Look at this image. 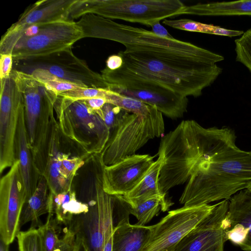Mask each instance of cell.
<instances>
[{
  "mask_svg": "<svg viewBox=\"0 0 251 251\" xmlns=\"http://www.w3.org/2000/svg\"><path fill=\"white\" fill-rule=\"evenodd\" d=\"M83 38V33L76 23L61 20L34 25L28 35L20 39L11 54L14 61L48 55L70 48Z\"/></svg>",
  "mask_w": 251,
  "mask_h": 251,
  "instance_id": "9c48e42d",
  "label": "cell"
},
{
  "mask_svg": "<svg viewBox=\"0 0 251 251\" xmlns=\"http://www.w3.org/2000/svg\"><path fill=\"white\" fill-rule=\"evenodd\" d=\"M122 57L117 54L109 56L106 61V67L110 70H115L120 68L123 64Z\"/></svg>",
  "mask_w": 251,
  "mask_h": 251,
  "instance_id": "d590c367",
  "label": "cell"
},
{
  "mask_svg": "<svg viewBox=\"0 0 251 251\" xmlns=\"http://www.w3.org/2000/svg\"><path fill=\"white\" fill-rule=\"evenodd\" d=\"M184 14L207 16H251V0L213 2L185 5L179 16Z\"/></svg>",
  "mask_w": 251,
  "mask_h": 251,
  "instance_id": "603a6c76",
  "label": "cell"
},
{
  "mask_svg": "<svg viewBox=\"0 0 251 251\" xmlns=\"http://www.w3.org/2000/svg\"><path fill=\"white\" fill-rule=\"evenodd\" d=\"M119 213L121 218L114 228L112 251H143L151 236L150 226L130 224L128 209Z\"/></svg>",
  "mask_w": 251,
  "mask_h": 251,
  "instance_id": "7402d4cb",
  "label": "cell"
},
{
  "mask_svg": "<svg viewBox=\"0 0 251 251\" xmlns=\"http://www.w3.org/2000/svg\"><path fill=\"white\" fill-rule=\"evenodd\" d=\"M164 131L162 114L155 106L146 115L128 113L111 132L99 158L104 166L117 163L135 154L149 140L159 137Z\"/></svg>",
  "mask_w": 251,
  "mask_h": 251,
  "instance_id": "ba28073f",
  "label": "cell"
},
{
  "mask_svg": "<svg viewBox=\"0 0 251 251\" xmlns=\"http://www.w3.org/2000/svg\"><path fill=\"white\" fill-rule=\"evenodd\" d=\"M118 54L123 59L122 66L115 70L105 67L101 71L108 86L148 83L184 97H197L214 82L223 70L216 64H205L186 58L155 57L124 51Z\"/></svg>",
  "mask_w": 251,
  "mask_h": 251,
  "instance_id": "7a4b0ae2",
  "label": "cell"
},
{
  "mask_svg": "<svg viewBox=\"0 0 251 251\" xmlns=\"http://www.w3.org/2000/svg\"><path fill=\"white\" fill-rule=\"evenodd\" d=\"M102 117L111 132L128 113L124 109L110 103H106L101 108Z\"/></svg>",
  "mask_w": 251,
  "mask_h": 251,
  "instance_id": "836d02e7",
  "label": "cell"
},
{
  "mask_svg": "<svg viewBox=\"0 0 251 251\" xmlns=\"http://www.w3.org/2000/svg\"><path fill=\"white\" fill-rule=\"evenodd\" d=\"M61 133L56 119L53 121L50 137L48 155L43 176L47 180L49 192L53 194L72 189L77 171L84 163L87 155L70 156L61 151Z\"/></svg>",
  "mask_w": 251,
  "mask_h": 251,
  "instance_id": "2e32d148",
  "label": "cell"
},
{
  "mask_svg": "<svg viewBox=\"0 0 251 251\" xmlns=\"http://www.w3.org/2000/svg\"><path fill=\"white\" fill-rule=\"evenodd\" d=\"M25 116L28 145L35 168L43 176L47 164L54 106L58 95L35 79L24 82Z\"/></svg>",
  "mask_w": 251,
  "mask_h": 251,
  "instance_id": "8992f818",
  "label": "cell"
},
{
  "mask_svg": "<svg viewBox=\"0 0 251 251\" xmlns=\"http://www.w3.org/2000/svg\"><path fill=\"white\" fill-rule=\"evenodd\" d=\"M234 131L216 127L209 149L199 160L179 199L184 206L229 200L251 183V152L236 144Z\"/></svg>",
  "mask_w": 251,
  "mask_h": 251,
  "instance_id": "6da1fadb",
  "label": "cell"
},
{
  "mask_svg": "<svg viewBox=\"0 0 251 251\" xmlns=\"http://www.w3.org/2000/svg\"><path fill=\"white\" fill-rule=\"evenodd\" d=\"M54 109L62 135L84 155L101 153L111 133L102 118L101 109H93L83 100H72L58 96Z\"/></svg>",
  "mask_w": 251,
  "mask_h": 251,
  "instance_id": "5b68a950",
  "label": "cell"
},
{
  "mask_svg": "<svg viewBox=\"0 0 251 251\" xmlns=\"http://www.w3.org/2000/svg\"><path fill=\"white\" fill-rule=\"evenodd\" d=\"M150 26L152 28V31L156 35L163 38H174V37L169 34L167 30L161 25L159 21L152 23Z\"/></svg>",
  "mask_w": 251,
  "mask_h": 251,
  "instance_id": "8d00e7d4",
  "label": "cell"
},
{
  "mask_svg": "<svg viewBox=\"0 0 251 251\" xmlns=\"http://www.w3.org/2000/svg\"><path fill=\"white\" fill-rule=\"evenodd\" d=\"M108 88L155 106L162 114L173 120L182 118L187 112V97L160 85L137 82L122 86H109Z\"/></svg>",
  "mask_w": 251,
  "mask_h": 251,
  "instance_id": "ac0fdd59",
  "label": "cell"
},
{
  "mask_svg": "<svg viewBox=\"0 0 251 251\" xmlns=\"http://www.w3.org/2000/svg\"></svg>",
  "mask_w": 251,
  "mask_h": 251,
  "instance_id": "ee69618b",
  "label": "cell"
},
{
  "mask_svg": "<svg viewBox=\"0 0 251 251\" xmlns=\"http://www.w3.org/2000/svg\"><path fill=\"white\" fill-rule=\"evenodd\" d=\"M86 104L95 110H99L103 105L107 103V100L104 98H93L83 100Z\"/></svg>",
  "mask_w": 251,
  "mask_h": 251,
  "instance_id": "74e56055",
  "label": "cell"
},
{
  "mask_svg": "<svg viewBox=\"0 0 251 251\" xmlns=\"http://www.w3.org/2000/svg\"><path fill=\"white\" fill-rule=\"evenodd\" d=\"M95 199L83 219L84 235L78 237L83 249L88 251H103L104 236L113 233V213L116 195L106 193L101 183V167L94 181Z\"/></svg>",
  "mask_w": 251,
  "mask_h": 251,
  "instance_id": "4fadbf2b",
  "label": "cell"
},
{
  "mask_svg": "<svg viewBox=\"0 0 251 251\" xmlns=\"http://www.w3.org/2000/svg\"><path fill=\"white\" fill-rule=\"evenodd\" d=\"M215 206L204 204L182 206L168 212L151 226L150 239L143 251H175L181 240L208 216Z\"/></svg>",
  "mask_w": 251,
  "mask_h": 251,
  "instance_id": "8fae6325",
  "label": "cell"
},
{
  "mask_svg": "<svg viewBox=\"0 0 251 251\" xmlns=\"http://www.w3.org/2000/svg\"><path fill=\"white\" fill-rule=\"evenodd\" d=\"M216 128L204 127L194 120H184L162 137L157 153L163 159L158 180L162 194L188 180L209 149Z\"/></svg>",
  "mask_w": 251,
  "mask_h": 251,
  "instance_id": "277c9868",
  "label": "cell"
},
{
  "mask_svg": "<svg viewBox=\"0 0 251 251\" xmlns=\"http://www.w3.org/2000/svg\"><path fill=\"white\" fill-rule=\"evenodd\" d=\"M228 204L226 200L216 203L211 212L181 240L175 251H224L222 222Z\"/></svg>",
  "mask_w": 251,
  "mask_h": 251,
  "instance_id": "e0dca14e",
  "label": "cell"
},
{
  "mask_svg": "<svg viewBox=\"0 0 251 251\" xmlns=\"http://www.w3.org/2000/svg\"><path fill=\"white\" fill-rule=\"evenodd\" d=\"M15 149L16 159L19 163L20 171L25 188L26 202L34 193L41 176L35 168L28 145L25 109L21 112L19 119Z\"/></svg>",
  "mask_w": 251,
  "mask_h": 251,
  "instance_id": "44dd1931",
  "label": "cell"
},
{
  "mask_svg": "<svg viewBox=\"0 0 251 251\" xmlns=\"http://www.w3.org/2000/svg\"><path fill=\"white\" fill-rule=\"evenodd\" d=\"M53 251H62L59 248H56Z\"/></svg>",
  "mask_w": 251,
  "mask_h": 251,
  "instance_id": "b9f144b4",
  "label": "cell"
},
{
  "mask_svg": "<svg viewBox=\"0 0 251 251\" xmlns=\"http://www.w3.org/2000/svg\"><path fill=\"white\" fill-rule=\"evenodd\" d=\"M26 202L25 188L16 160L0 181V235L7 245L20 232V218Z\"/></svg>",
  "mask_w": 251,
  "mask_h": 251,
  "instance_id": "5bb4252c",
  "label": "cell"
},
{
  "mask_svg": "<svg viewBox=\"0 0 251 251\" xmlns=\"http://www.w3.org/2000/svg\"><path fill=\"white\" fill-rule=\"evenodd\" d=\"M24 98L17 71L13 69L7 77L0 79V173L16 161L15 142Z\"/></svg>",
  "mask_w": 251,
  "mask_h": 251,
  "instance_id": "7c38bea8",
  "label": "cell"
},
{
  "mask_svg": "<svg viewBox=\"0 0 251 251\" xmlns=\"http://www.w3.org/2000/svg\"><path fill=\"white\" fill-rule=\"evenodd\" d=\"M125 199L129 204L130 214L136 218L137 223L136 224L139 226H145L158 214L160 210L165 211L172 205L171 202L167 199L160 198L144 200Z\"/></svg>",
  "mask_w": 251,
  "mask_h": 251,
  "instance_id": "4316f807",
  "label": "cell"
},
{
  "mask_svg": "<svg viewBox=\"0 0 251 251\" xmlns=\"http://www.w3.org/2000/svg\"><path fill=\"white\" fill-rule=\"evenodd\" d=\"M0 78L2 79L11 73L14 60L11 53L0 54Z\"/></svg>",
  "mask_w": 251,
  "mask_h": 251,
  "instance_id": "e575fe53",
  "label": "cell"
},
{
  "mask_svg": "<svg viewBox=\"0 0 251 251\" xmlns=\"http://www.w3.org/2000/svg\"><path fill=\"white\" fill-rule=\"evenodd\" d=\"M229 200L222 222L225 241H230L244 251H251V193L241 190Z\"/></svg>",
  "mask_w": 251,
  "mask_h": 251,
  "instance_id": "d6986e66",
  "label": "cell"
},
{
  "mask_svg": "<svg viewBox=\"0 0 251 251\" xmlns=\"http://www.w3.org/2000/svg\"><path fill=\"white\" fill-rule=\"evenodd\" d=\"M26 73L32 75L48 88L57 95L79 87H83L61 79L44 69H35Z\"/></svg>",
  "mask_w": 251,
  "mask_h": 251,
  "instance_id": "f546056e",
  "label": "cell"
},
{
  "mask_svg": "<svg viewBox=\"0 0 251 251\" xmlns=\"http://www.w3.org/2000/svg\"><path fill=\"white\" fill-rule=\"evenodd\" d=\"M87 204L78 201L72 189L53 194L49 192V211L55 214L58 221L64 223L70 222L75 215L85 214L89 211Z\"/></svg>",
  "mask_w": 251,
  "mask_h": 251,
  "instance_id": "cb8c5ba5",
  "label": "cell"
},
{
  "mask_svg": "<svg viewBox=\"0 0 251 251\" xmlns=\"http://www.w3.org/2000/svg\"><path fill=\"white\" fill-rule=\"evenodd\" d=\"M101 166V183L108 194L125 196L142 181L153 164L154 156L149 154L128 156L117 163Z\"/></svg>",
  "mask_w": 251,
  "mask_h": 251,
  "instance_id": "9a60e30c",
  "label": "cell"
},
{
  "mask_svg": "<svg viewBox=\"0 0 251 251\" xmlns=\"http://www.w3.org/2000/svg\"><path fill=\"white\" fill-rule=\"evenodd\" d=\"M49 211V189L47 180L41 176L37 187L31 197L25 203L20 218V227L31 222L38 224L40 217Z\"/></svg>",
  "mask_w": 251,
  "mask_h": 251,
  "instance_id": "d4e9b609",
  "label": "cell"
},
{
  "mask_svg": "<svg viewBox=\"0 0 251 251\" xmlns=\"http://www.w3.org/2000/svg\"><path fill=\"white\" fill-rule=\"evenodd\" d=\"M13 69L27 73L35 69L49 71L58 78L83 87L108 88L101 74L92 70L77 57L71 48L48 55L14 61Z\"/></svg>",
  "mask_w": 251,
  "mask_h": 251,
  "instance_id": "30bf717a",
  "label": "cell"
},
{
  "mask_svg": "<svg viewBox=\"0 0 251 251\" xmlns=\"http://www.w3.org/2000/svg\"><path fill=\"white\" fill-rule=\"evenodd\" d=\"M81 244V241L78 238V242L75 246L74 251H79Z\"/></svg>",
  "mask_w": 251,
  "mask_h": 251,
  "instance_id": "ab89813d",
  "label": "cell"
},
{
  "mask_svg": "<svg viewBox=\"0 0 251 251\" xmlns=\"http://www.w3.org/2000/svg\"><path fill=\"white\" fill-rule=\"evenodd\" d=\"M107 100L108 103L113 104L129 113L136 115L148 114L152 106L136 99L118 93L110 89Z\"/></svg>",
  "mask_w": 251,
  "mask_h": 251,
  "instance_id": "f1b7e54d",
  "label": "cell"
},
{
  "mask_svg": "<svg viewBox=\"0 0 251 251\" xmlns=\"http://www.w3.org/2000/svg\"><path fill=\"white\" fill-rule=\"evenodd\" d=\"M163 23L174 28L190 32H201L227 37L241 36L244 31L222 28L211 24H207L187 19L167 20Z\"/></svg>",
  "mask_w": 251,
  "mask_h": 251,
  "instance_id": "83f0119b",
  "label": "cell"
},
{
  "mask_svg": "<svg viewBox=\"0 0 251 251\" xmlns=\"http://www.w3.org/2000/svg\"><path fill=\"white\" fill-rule=\"evenodd\" d=\"M76 23L83 32V38H100L118 42L125 47V53L186 58L209 64L224 60L222 55L192 43L174 38H161L152 31L116 23L94 14L84 15Z\"/></svg>",
  "mask_w": 251,
  "mask_h": 251,
  "instance_id": "3957f363",
  "label": "cell"
},
{
  "mask_svg": "<svg viewBox=\"0 0 251 251\" xmlns=\"http://www.w3.org/2000/svg\"><path fill=\"white\" fill-rule=\"evenodd\" d=\"M185 5L179 0H75L69 18L73 20L94 14L150 26L154 22L179 16Z\"/></svg>",
  "mask_w": 251,
  "mask_h": 251,
  "instance_id": "52a82bcc",
  "label": "cell"
},
{
  "mask_svg": "<svg viewBox=\"0 0 251 251\" xmlns=\"http://www.w3.org/2000/svg\"><path fill=\"white\" fill-rule=\"evenodd\" d=\"M52 216L53 214L48 213L46 223L38 227L42 234L46 251H53L58 248L61 241L57 234Z\"/></svg>",
  "mask_w": 251,
  "mask_h": 251,
  "instance_id": "d6a6232c",
  "label": "cell"
},
{
  "mask_svg": "<svg viewBox=\"0 0 251 251\" xmlns=\"http://www.w3.org/2000/svg\"><path fill=\"white\" fill-rule=\"evenodd\" d=\"M75 0H42L28 6L18 21L5 32L13 33L30 26L61 20H70L69 11Z\"/></svg>",
  "mask_w": 251,
  "mask_h": 251,
  "instance_id": "ffe728a7",
  "label": "cell"
},
{
  "mask_svg": "<svg viewBox=\"0 0 251 251\" xmlns=\"http://www.w3.org/2000/svg\"><path fill=\"white\" fill-rule=\"evenodd\" d=\"M19 251H46L42 234L39 228L31 227L20 231L16 237Z\"/></svg>",
  "mask_w": 251,
  "mask_h": 251,
  "instance_id": "4dcf8cb0",
  "label": "cell"
},
{
  "mask_svg": "<svg viewBox=\"0 0 251 251\" xmlns=\"http://www.w3.org/2000/svg\"><path fill=\"white\" fill-rule=\"evenodd\" d=\"M236 61L243 64L251 73V28L235 40Z\"/></svg>",
  "mask_w": 251,
  "mask_h": 251,
  "instance_id": "1f68e13d",
  "label": "cell"
},
{
  "mask_svg": "<svg viewBox=\"0 0 251 251\" xmlns=\"http://www.w3.org/2000/svg\"><path fill=\"white\" fill-rule=\"evenodd\" d=\"M247 189L251 193V183L250 184Z\"/></svg>",
  "mask_w": 251,
  "mask_h": 251,
  "instance_id": "60d3db41",
  "label": "cell"
},
{
  "mask_svg": "<svg viewBox=\"0 0 251 251\" xmlns=\"http://www.w3.org/2000/svg\"><path fill=\"white\" fill-rule=\"evenodd\" d=\"M162 164L163 159L158 156L142 181L131 192L124 197L130 200H144L152 198L166 200V195L160 191L158 183Z\"/></svg>",
  "mask_w": 251,
  "mask_h": 251,
  "instance_id": "484cf974",
  "label": "cell"
},
{
  "mask_svg": "<svg viewBox=\"0 0 251 251\" xmlns=\"http://www.w3.org/2000/svg\"><path fill=\"white\" fill-rule=\"evenodd\" d=\"M84 251H88L84 249Z\"/></svg>",
  "mask_w": 251,
  "mask_h": 251,
  "instance_id": "7bdbcfd3",
  "label": "cell"
},
{
  "mask_svg": "<svg viewBox=\"0 0 251 251\" xmlns=\"http://www.w3.org/2000/svg\"><path fill=\"white\" fill-rule=\"evenodd\" d=\"M0 241V251H9V245L4 243L1 239Z\"/></svg>",
  "mask_w": 251,
  "mask_h": 251,
  "instance_id": "f35d334b",
  "label": "cell"
}]
</instances>
